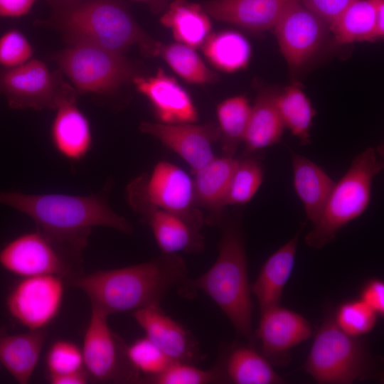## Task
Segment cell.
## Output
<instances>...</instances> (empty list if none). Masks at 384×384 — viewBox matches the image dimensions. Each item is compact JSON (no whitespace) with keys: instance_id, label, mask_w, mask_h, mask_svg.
Segmentation results:
<instances>
[{"instance_id":"cell-1","label":"cell","mask_w":384,"mask_h":384,"mask_svg":"<svg viewBox=\"0 0 384 384\" xmlns=\"http://www.w3.org/2000/svg\"><path fill=\"white\" fill-rule=\"evenodd\" d=\"M0 204L26 215L38 229L80 255L94 228L127 234L132 230L129 223L110 208L105 192L76 196L0 191Z\"/></svg>"},{"instance_id":"cell-2","label":"cell","mask_w":384,"mask_h":384,"mask_svg":"<svg viewBox=\"0 0 384 384\" xmlns=\"http://www.w3.org/2000/svg\"><path fill=\"white\" fill-rule=\"evenodd\" d=\"M187 277V267L177 254H164L145 262L98 270L71 284L89 298L91 306L107 315L160 305L169 290Z\"/></svg>"},{"instance_id":"cell-3","label":"cell","mask_w":384,"mask_h":384,"mask_svg":"<svg viewBox=\"0 0 384 384\" xmlns=\"http://www.w3.org/2000/svg\"><path fill=\"white\" fill-rule=\"evenodd\" d=\"M48 24L70 44H92L121 54L137 46L146 57H155L161 45L119 0H54Z\"/></svg>"},{"instance_id":"cell-4","label":"cell","mask_w":384,"mask_h":384,"mask_svg":"<svg viewBox=\"0 0 384 384\" xmlns=\"http://www.w3.org/2000/svg\"><path fill=\"white\" fill-rule=\"evenodd\" d=\"M222 225L223 233L215 262L200 277L186 278L177 286L178 293L182 297L192 299L198 292H204L227 316L238 334L253 346V303L243 235L238 224L232 220Z\"/></svg>"},{"instance_id":"cell-5","label":"cell","mask_w":384,"mask_h":384,"mask_svg":"<svg viewBox=\"0 0 384 384\" xmlns=\"http://www.w3.org/2000/svg\"><path fill=\"white\" fill-rule=\"evenodd\" d=\"M383 168L376 151L368 147L360 153L335 185L322 214L305 236L309 246L319 249L331 242L338 230L360 216L370 201L373 178Z\"/></svg>"},{"instance_id":"cell-6","label":"cell","mask_w":384,"mask_h":384,"mask_svg":"<svg viewBox=\"0 0 384 384\" xmlns=\"http://www.w3.org/2000/svg\"><path fill=\"white\" fill-rule=\"evenodd\" d=\"M53 59L79 94L112 93L139 75L123 54L92 44L72 43Z\"/></svg>"},{"instance_id":"cell-7","label":"cell","mask_w":384,"mask_h":384,"mask_svg":"<svg viewBox=\"0 0 384 384\" xmlns=\"http://www.w3.org/2000/svg\"><path fill=\"white\" fill-rule=\"evenodd\" d=\"M369 363L362 343L330 317L316 334L304 369L318 383L348 384L364 378Z\"/></svg>"},{"instance_id":"cell-8","label":"cell","mask_w":384,"mask_h":384,"mask_svg":"<svg viewBox=\"0 0 384 384\" xmlns=\"http://www.w3.org/2000/svg\"><path fill=\"white\" fill-rule=\"evenodd\" d=\"M108 316L91 306L81 348L84 368L100 383H140V375L127 358L126 346L109 326Z\"/></svg>"},{"instance_id":"cell-9","label":"cell","mask_w":384,"mask_h":384,"mask_svg":"<svg viewBox=\"0 0 384 384\" xmlns=\"http://www.w3.org/2000/svg\"><path fill=\"white\" fill-rule=\"evenodd\" d=\"M72 88L64 82L60 70L51 72L36 59L0 73V94L14 109H55Z\"/></svg>"},{"instance_id":"cell-10","label":"cell","mask_w":384,"mask_h":384,"mask_svg":"<svg viewBox=\"0 0 384 384\" xmlns=\"http://www.w3.org/2000/svg\"><path fill=\"white\" fill-rule=\"evenodd\" d=\"M80 256L38 229L21 234L5 244L0 249V265L21 277L63 276L70 270V259Z\"/></svg>"},{"instance_id":"cell-11","label":"cell","mask_w":384,"mask_h":384,"mask_svg":"<svg viewBox=\"0 0 384 384\" xmlns=\"http://www.w3.org/2000/svg\"><path fill=\"white\" fill-rule=\"evenodd\" d=\"M64 297L63 276L22 277L7 295L10 315L29 331L44 329L59 314Z\"/></svg>"},{"instance_id":"cell-12","label":"cell","mask_w":384,"mask_h":384,"mask_svg":"<svg viewBox=\"0 0 384 384\" xmlns=\"http://www.w3.org/2000/svg\"><path fill=\"white\" fill-rule=\"evenodd\" d=\"M136 178L151 202L200 232L206 219L196 203L193 181L182 169L162 161L150 176L142 174Z\"/></svg>"},{"instance_id":"cell-13","label":"cell","mask_w":384,"mask_h":384,"mask_svg":"<svg viewBox=\"0 0 384 384\" xmlns=\"http://www.w3.org/2000/svg\"><path fill=\"white\" fill-rule=\"evenodd\" d=\"M127 198L131 208L151 228L161 253H197L203 250L205 242L201 233L151 202L136 178L127 187Z\"/></svg>"},{"instance_id":"cell-14","label":"cell","mask_w":384,"mask_h":384,"mask_svg":"<svg viewBox=\"0 0 384 384\" xmlns=\"http://www.w3.org/2000/svg\"><path fill=\"white\" fill-rule=\"evenodd\" d=\"M273 28L279 50L292 70L303 66L316 53L329 31L299 0L286 9Z\"/></svg>"},{"instance_id":"cell-15","label":"cell","mask_w":384,"mask_h":384,"mask_svg":"<svg viewBox=\"0 0 384 384\" xmlns=\"http://www.w3.org/2000/svg\"><path fill=\"white\" fill-rule=\"evenodd\" d=\"M139 129L178 154L189 165L193 174L215 157L213 145L220 135L218 125L213 122L194 124L143 122Z\"/></svg>"},{"instance_id":"cell-16","label":"cell","mask_w":384,"mask_h":384,"mask_svg":"<svg viewBox=\"0 0 384 384\" xmlns=\"http://www.w3.org/2000/svg\"><path fill=\"white\" fill-rule=\"evenodd\" d=\"M145 336L175 362L196 365L203 359L198 343L182 324L164 312L160 305L133 311Z\"/></svg>"},{"instance_id":"cell-17","label":"cell","mask_w":384,"mask_h":384,"mask_svg":"<svg viewBox=\"0 0 384 384\" xmlns=\"http://www.w3.org/2000/svg\"><path fill=\"white\" fill-rule=\"evenodd\" d=\"M311 335L309 321L302 315L279 304L261 312L256 336L263 356L276 363L289 360V351Z\"/></svg>"},{"instance_id":"cell-18","label":"cell","mask_w":384,"mask_h":384,"mask_svg":"<svg viewBox=\"0 0 384 384\" xmlns=\"http://www.w3.org/2000/svg\"><path fill=\"white\" fill-rule=\"evenodd\" d=\"M137 90L151 104L161 122L194 123L198 112L188 92L161 68L149 77L137 75L132 80Z\"/></svg>"},{"instance_id":"cell-19","label":"cell","mask_w":384,"mask_h":384,"mask_svg":"<svg viewBox=\"0 0 384 384\" xmlns=\"http://www.w3.org/2000/svg\"><path fill=\"white\" fill-rule=\"evenodd\" d=\"M77 95L73 88L60 100L50 129L55 149L70 161L84 159L92 145L90 124L76 105Z\"/></svg>"},{"instance_id":"cell-20","label":"cell","mask_w":384,"mask_h":384,"mask_svg":"<svg viewBox=\"0 0 384 384\" xmlns=\"http://www.w3.org/2000/svg\"><path fill=\"white\" fill-rule=\"evenodd\" d=\"M298 0H209L202 6L209 16L252 32L274 28L286 9Z\"/></svg>"},{"instance_id":"cell-21","label":"cell","mask_w":384,"mask_h":384,"mask_svg":"<svg viewBox=\"0 0 384 384\" xmlns=\"http://www.w3.org/2000/svg\"><path fill=\"white\" fill-rule=\"evenodd\" d=\"M302 230L267 258L251 287V292L258 301L261 312L280 303L283 289L294 267L297 242Z\"/></svg>"},{"instance_id":"cell-22","label":"cell","mask_w":384,"mask_h":384,"mask_svg":"<svg viewBox=\"0 0 384 384\" xmlns=\"http://www.w3.org/2000/svg\"><path fill=\"white\" fill-rule=\"evenodd\" d=\"M290 154L295 192L304 205L307 218L314 225L322 214L335 182L308 158L294 151Z\"/></svg>"},{"instance_id":"cell-23","label":"cell","mask_w":384,"mask_h":384,"mask_svg":"<svg viewBox=\"0 0 384 384\" xmlns=\"http://www.w3.org/2000/svg\"><path fill=\"white\" fill-rule=\"evenodd\" d=\"M238 159L215 157L194 173L193 188L198 207L209 210L213 215L211 223L221 224L220 213Z\"/></svg>"},{"instance_id":"cell-24","label":"cell","mask_w":384,"mask_h":384,"mask_svg":"<svg viewBox=\"0 0 384 384\" xmlns=\"http://www.w3.org/2000/svg\"><path fill=\"white\" fill-rule=\"evenodd\" d=\"M46 339L44 329L0 335V363L20 384L30 380Z\"/></svg>"},{"instance_id":"cell-25","label":"cell","mask_w":384,"mask_h":384,"mask_svg":"<svg viewBox=\"0 0 384 384\" xmlns=\"http://www.w3.org/2000/svg\"><path fill=\"white\" fill-rule=\"evenodd\" d=\"M225 383L235 384H278L284 380L270 361L253 346H235L218 363Z\"/></svg>"},{"instance_id":"cell-26","label":"cell","mask_w":384,"mask_h":384,"mask_svg":"<svg viewBox=\"0 0 384 384\" xmlns=\"http://www.w3.org/2000/svg\"><path fill=\"white\" fill-rule=\"evenodd\" d=\"M160 22L171 29L178 43L193 48L202 46L212 28L210 17L202 6L187 0H173Z\"/></svg>"},{"instance_id":"cell-27","label":"cell","mask_w":384,"mask_h":384,"mask_svg":"<svg viewBox=\"0 0 384 384\" xmlns=\"http://www.w3.org/2000/svg\"><path fill=\"white\" fill-rule=\"evenodd\" d=\"M276 93L262 90L251 107L244 141L247 153L269 147L279 142L284 127L275 103Z\"/></svg>"},{"instance_id":"cell-28","label":"cell","mask_w":384,"mask_h":384,"mask_svg":"<svg viewBox=\"0 0 384 384\" xmlns=\"http://www.w3.org/2000/svg\"><path fill=\"white\" fill-rule=\"evenodd\" d=\"M329 31L339 44L377 40L374 0H353L331 24Z\"/></svg>"},{"instance_id":"cell-29","label":"cell","mask_w":384,"mask_h":384,"mask_svg":"<svg viewBox=\"0 0 384 384\" xmlns=\"http://www.w3.org/2000/svg\"><path fill=\"white\" fill-rule=\"evenodd\" d=\"M203 46V51L209 62L217 69L233 73L248 64L251 48L240 33L224 31L210 33Z\"/></svg>"},{"instance_id":"cell-30","label":"cell","mask_w":384,"mask_h":384,"mask_svg":"<svg viewBox=\"0 0 384 384\" xmlns=\"http://www.w3.org/2000/svg\"><path fill=\"white\" fill-rule=\"evenodd\" d=\"M275 103L284 123L304 145L310 143V129L316 110L299 86L289 85L275 95Z\"/></svg>"},{"instance_id":"cell-31","label":"cell","mask_w":384,"mask_h":384,"mask_svg":"<svg viewBox=\"0 0 384 384\" xmlns=\"http://www.w3.org/2000/svg\"><path fill=\"white\" fill-rule=\"evenodd\" d=\"M251 106L245 96L237 95L222 101L216 114L223 156L234 157L246 133Z\"/></svg>"},{"instance_id":"cell-32","label":"cell","mask_w":384,"mask_h":384,"mask_svg":"<svg viewBox=\"0 0 384 384\" xmlns=\"http://www.w3.org/2000/svg\"><path fill=\"white\" fill-rule=\"evenodd\" d=\"M158 56L186 81L204 85L216 82L218 75L211 71L195 51V48L181 43L161 45Z\"/></svg>"},{"instance_id":"cell-33","label":"cell","mask_w":384,"mask_h":384,"mask_svg":"<svg viewBox=\"0 0 384 384\" xmlns=\"http://www.w3.org/2000/svg\"><path fill=\"white\" fill-rule=\"evenodd\" d=\"M263 176L262 166L256 159L246 156L238 159L225 197V206L248 203L260 188Z\"/></svg>"},{"instance_id":"cell-34","label":"cell","mask_w":384,"mask_h":384,"mask_svg":"<svg viewBox=\"0 0 384 384\" xmlns=\"http://www.w3.org/2000/svg\"><path fill=\"white\" fill-rule=\"evenodd\" d=\"M125 351L129 363L141 376L140 383L164 372L175 362L146 336L126 346Z\"/></svg>"},{"instance_id":"cell-35","label":"cell","mask_w":384,"mask_h":384,"mask_svg":"<svg viewBox=\"0 0 384 384\" xmlns=\"http://www.w3.org/2000/svg\"><path fill=\"white\" fill-rule=\"evenodd\" d=\"M225 383L218 363L210 369L203 370L194 364L174 362L164 372L145 378L147 384H209Z\"/></svg>"},{"instance_id":"cell-36","label":"cell","mask_w":384,"mask_h":384,"mask_svg":"<svg viewBox=\"0 0 384 384\" xmlns=\"http://www.w3.org/2000/svg\"><path fill=\"white\" fill-rule=\"evenodd\" d=\"M378 314L361 299L347 301L337 309L334 321L348 335L357 337L369 333Z\"/></svg>"},{"instance_id":"cell-37","label":"cell","mask_w":384,"mask_h":384,"mask_svg":"<svg viewBox=\"0 0 384 384\" xmlns=\"http://www.w3.org/2000/svg\"><path fill=\"white\" fill-rule=\"evenodd\" d=\"M46 362L48 375L85 370L81 348L68 340L60 339L53 342L47 353Z\"/></svg>"},{"instance_id":"cell-38","label":"cell","mask_w":384,"mask_h":384,"mask_svg":"<svg viewBox=\"0 0 384 384\" xmlns=\"http://www.w3.org/2000/svg\"><path fill=\"white\" fill-rule=\"evenodd\" d=\"M32 55L31 43L20 31L10 30L0 37V65L15 68L28 61Z\"/></svg>"},{"instance_id":"cell-39","label":"cell","mask_w":384,"mask_h":384,"mask_svg":"<svg viewBox=\"0 0 384 384\" xmlns=\"http://www.w3.org/2000/svg\"><path fill=\"white\" fill-rule=\"evenodd\" d=\"M329 27L353 0H299Z\"/></svg>"},{"instance_id":"cell-40","label":"cell","mask_w":384,"mask_h":384,"mask_svg":"<svg viewBox=\"0 0 384 384\" xmlns=\"http://www.w3.org/2000/svg\"><path fill=\"white\" fill-rule=\"evenodd\" d=\"M361 299L378 316L384 314V283L378 278L368 280L361 292Z\"/></svg>"},{"instance_id":"cell-41","label":"cell","mask_w":384,"mask_h":384,"mask_svg":"<svg viewBox=\"0 0 384 384\" xmlns=\"http://www.w3.org/2000/svg\"><path fill=\"white\" fill-rule=\"evenodd\" d=\"M36 0H0V17H20L27 14Z\"/></svg>"},{"instance_id":"cell-42","label":"cell","mask_w":384,"mask_h":384,"mask_svg":"<svg viewBox=\"0 0 384 384\" xmlns=\"http://www.w3.org/2000/svg\"><path fill=\"white\" fill-rule=\"evenodd\" d=\"M89 375L85 370L62 375H50L48 380L51 384H85Z\"/></svg>"},{"instance_id":"cell-43","label":"cell","mask_w":384,"mask_h":384,"mask_svg":"<svg viewBox=\"0 0 384 384\" xmlns=\"http://www.w3.org/2000/svg\"><path fill=\"white\" fill-rule=\"evenodd\" d=\"M375 8V35L377 40L384 36V0H374Z\"/></svg>"},{"instance_id":"cell-44","label":"cell","mask_w":384,"mask_h":384,"mask_svg":"<svg viewBox=\"0 0 384 384\" xmlns=\"http://www.w3.org/2000/svg\"><path fill=\"white\" fill-rule=\"evenodd\" d=\"M142 1L149 5L151 9L155 12L165 11L173 0H133Z\"/></svg>"}]
</instances>
